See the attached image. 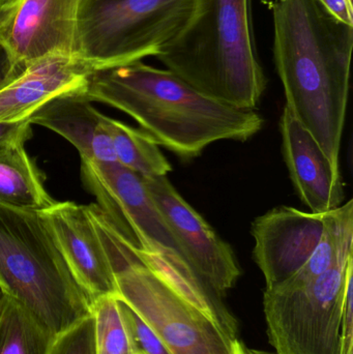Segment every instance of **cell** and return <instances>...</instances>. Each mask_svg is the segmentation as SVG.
<instances>
[{
	"mask_svg": "<svg viewBox=\"0 0 353 354\" xmlns=\"http://www.w3.org/2000/svg\"><path fill=\"white\" fill-rule=\"evenodd\" d=\"M317 1L338 20L353 26L352 0H317Z\"/></svg>",
	"mask_w": 353,
	"mask_h": 354,
	"instance_id": "obj_24",
	"label": "cell"
},
{
	"mask_svg": "<svg viewBox=\"0 0 353 354\" xmlns=\"http://www.w3.org/2000/svg\"><path fill=\"white\" fill-rule=\"evenodd\" d=\"M142 179L189 263L216 295L224 297L242 274L231 247L182 197L167 176Z\"/></svg>",
	"mask_w": 353,
	"mask_h": 354,
	"instance_id": "obj_9",
	"label": "cell"
},
{
	"mask_svg": "<svg viewBox=\"0 0 353 354\" xmlns=\"http://www.w3.org/2000/svg\"><path fill=\"white\" fill-rule=\"evenodd\" d=\"M116 161L141 178L167 176L172 171L158 143L142 129H135L120 120L105 118Z\"/></svg>",
	"mask_w": 353,
	"mask_h": 354,
	"instance_id": "obj_17",
	"label": "cell"
},
{
	"mask_svg": "<svg viewBox=\"0 0 353 354\" xmlns=\"http://www.w3.org/2000/svg\"><path fill=\"white\" fill-rule=\"evenodd\" d=\"M353 249L321 276L296 286L265 288L263 311L276 354H339Z\"/></svg>",
	"mask_w": 353,
	"mask_h": 354,
	"instance_id": "obj_6",
	"label": "cell"
},
{
	"mask_svg": "<svg viewBox=\"0 0 353 354\" xmlns=\"http://www.w3.org/2000/svg\"><path fill=\"white\" fill-rule=\"evenodd\" d=\"M16 1L17 0H0V10L10 8V6Z\"/></svg>",
	"mask_w": 353,
	"mask_h": 354,
	"instance_id": "obj_28",
	"label": "cell"
},
{
	"mask_svg": "<svg viewBox=\"0 0 353 354\" xmlns=\"http://www.w3.org/2000/svg\"><path fill=\"white\" fill-rule=\"evenodd\" d=\"M250 2L196 0L190 20L158 59L209 99L254 110L267 81L255 49Z\"/></svg>",
	"mask_w": 353,
	"mask_h": 354,
	"instance_id": "obj_3",
	"label": "cell"
},
{
	"mask_svg": "<svg viewBox=\"0 0 353 354\" xmlns=\"http://www.w3.org/2000/svg\"><path fill=\"white\" fill-rule=\"evenodd\" d=\"M339 354H353V274L348 277L346 286Z\"/></svg>",
	"mask_w": 353,
	"mask_h": 354,
	"instance_id": "obj_22",
	"label": "cell"
},
{
	"mask_svg": "<svg viewBox=\"0 0 353 354\" xmlns=\"http://www.w3.org/2000/svg\"><path fill=\"white\" fill-rule=\"evenodd\" d=\"M242 354H275L267 351H258V349L248 348L242 345Z\"/></svg>",
	"mask_w": 353,
	"mask_h": 354,
	"instance_id": "obj_26",
	"label": "cell"
},
{
	"mask_svg": "<svg viewBox=\"0 0 353 354\" xmlns=\"http://www.w3.org/2000/svg\"><path fill=\"white\" fill-rule=\"evenodd\" d=\"M24 68L18 66L0 45V89L18 77Z\"/></svg>",
	"mask_w": 353,
	"mask_h": 354,
	"instance_id": "obj_25",
	"label": "cell"
},
{
	"mask_svg": "<svg viewBox=\"0 0 353 354\" xmlns=\"http://www.w3.org/2000/svg\"><path fill=\"white\" fill-rule=\"evenodd\" d=\"M44 214L75 278L91 301L116 295L115 270L99 224L97 204L55 202Z\"/></svg>",
	"mask_w": 353,
	"mask_h": 354,
	"instance_id": "obj_12",
	"label": "cell"
},
{
	"mask_svg": "<svg viewBox=\"0 0 353 354\" xmlns=\"http://www.w3.org/2000/svg\"><path fill=\"white\" fill-rule=\"evenodd\" d=\"M49 354H97L93 314L54 337Z\"/></svg>",
	"mask_w": 353,
	"mask_h": 354,
	"instance_id": "obj_20",
	"label": "cell"
},
{
	"mask_svg": "<svg viewBox=\"0 0 353 354\" xmlns=\"http://www.w3.org/2000/svg\"><path fill=\"white\" fill-rule=\"evenodd\" d=\"M54 337L8 297L0 310V354H49Z\"/></svg>",
	"mask_w": 353,
	"mask_h": 354,
	"instance_id": "obj_18",
	"label": "cell"
},
{
	"mask_svg": "<svg viewBox=\"0 0 353 354\" xmlns=\"http://www.w3.org/2000/svg\"><path fill=\"white\" fill-rule=\"evenodd\" d=\"M91 103L82 93L58 95L35 110L28 122L66 139L80 153L81 162L117 163L106 116Z\"/></svg>",
	"mask_w": 353,
	"mask_h": 354,
	"instance_id": "obj_15",
	"label": "cell"
},
{
	"mask_svg": "<svg viewBox=\"0 0 353 354\" xmlns=\"http://www.w3.org/2000/svg\"><path fill=\"white\" fill-rule=\"evenodd\" d=\"M269 6L274 59L285 106L340 171L353 26L338 20L317 0H275Z\"/></svg>",
	"mask_w": 353,
	"mask_h": 354,
	"instance_id": "obj_1",
	"label": "cell"
},
{
	"mask_svg": "<svg viewBox=\"0 0 353 354\" xmlns=\"http://www.w3.org/2000/svg\"><path fill=\"white\" fill-rule=\"evenodd\" d=\"M196 0H84L75 56L93 72L157 57L186 26Z\"/></svg>",
	"mask_w": 353,
	"mask_h": 354,
	"instance_id": "obj_5",
	"label": "cell"
},
{
	"mask_svg": "<svg viewBox=\"0 0 353 354\" xmlns=\"http://www.w3.org/2000/svg\"><path fill=\"white\" fill-rule=\"evenodd\" d=\"M120 306H122V314L130 332L135 353L169 354L157 335L143 322L142 318L134 310L131 309L122 301H120Z\"/></svg>",
	"mask_w": 353,
	"mask_h": 354,
	"instance_id": "obj_21",
	"label": "cell"
},
{
	"mask_svg": "<svg viewBox=\"0 0 353 354\" xmlns=\"http://www.w3.org/2000/svg\"><path fill=\"white\" fill-rule=\"evenodd\" d=\"M82 95L128 114L158 145L184 160L217 141L245 142L263 126L254 110L209 99L174 73L142 62L97 71Z\"/></svg>",
	"mask_w": 353,
	"mask_h": 354,
	"instance_id": "obj_2",
	"label": "cell"
},
{
	"mask_svg": "<svg viewBox=\"0 0 353 354\" xmlns=\"http://www.w3.org/2000/svg\"><path fill=\"white\" fill-rule=\"evenodd\" d=\"M323 214L278 206L253 221V258L267 288L285 282L308 261L323 235Z\"/></svg>",
	"mask_w": 353,
	"mask_h": 354,
	"instance_id": "obj_11",
	"label": "cell"
},
{
	"mask_svg": "<svg viewBox=\"0 0 353 354\" xmlns=\"http://www.w3.org/2000/svg\"><path fill=\"white\" fill-rule=\"evenodd\" d=\"M0 285L53 336L91 314L44 212L0 204Z\"/></svg>",
	"mask_w": 353,
	"mask_h": 354,
	"instance_id": "obj_4",
	"label": "cell"
},
{
	"mask_svg": "<svg viewBox=\"0 0 353 354\" xmlns=\"http://www.w3.org/2000/svg\"><path fill=\"white\" fill-rule=\"evenodd\" d=\"M93 70L77 56L53 54L27 64L18 77L0 89V122H16L53 97L84 93Z\"/></svg>",
	"mask_w": 353,
	"mask_h": 354,
	"instance_id": "obj_14",
	"label": "cell"
},
{
	"mask_svg": "<svg viewBox=\"0 0 353 354\" xmlns=\"http://www.w3.org/2000/svg\"><path fill=\"white\" fill-rule=\"evenodd\" d=\"M23 141L0 147V204L44 212L55 200L46 191L43 176Z\"/></svg>",
	"mask_w": 353,
	"mask_h": 354,
	"instance_id": "obj_16",
	"label": "cell"
},
{
	"mask_svg": "<svg viewBox=\"0 0 353 354\" xmlns=\"http://www.w3.org/2000/svg\"><path fill=\"white\" fill-rule=\"evenodd\" d=\"M84 0H17L0 10V45L18 66L53 54L75 55Z\"/></svg>",
	"mask_w": 353,
	"mask_h": 354,
	"instance_id": "obj_10",
	"label": "cell"
},
{
	"mask_svg": "<svg viewBox=\"0 0 353 354\" xmlns=\"http://www.w3.org/2000/svg\"><path fill=\"white\" fill-rule=\"evenodd\" d=\"M284 159L303 203L314 214H325L345 200L341 172L335 170L314 137L285 106L280 118Z\"/></svg>",
	"mask_w": 353,
	"mask_h": 354,
	"instance_id": "obj_13",
	"label": "cell"
},
{
	"mask_svg": "<svg viewBox=\"0 0 353 354\" xmlns=\"http://www.w3.org/2000/svg\"><path fill=\"white\" fill-rule=\"evenodd\" d=\"M31 136L32 130L28 120L16 122H0V147L18 141L26 142Z\"/></svg>",
	"mask_w": 353,
	"mask_h": 354,
	"instance_id": "obj_23",
	"label": "cell"
},
{
	"mask_svg": "<svg viewBox=\"0 0 353 354\" xmlns=\"http://www.w3.org/2000/svg\"><path fill=\"white\" fill-rule=\"evenodd\" d=\"M91 314L95 318L97 354H136L117 295L93 299Z\"/></svg>",
	"mask_w": 353,
	"mask_h": 354,
	"instance_id": "obj_19",
	"label": "cell"
},
{
	"mask_svg": "<svg viewBox=\"0 0 353 354\" xmlns=\"http://www.w3.org/2000/svg\"><path fill=\"white\" fill-rule=\"evenodd\" d=\"M116 295L153 330L169 354H242V344L174 292L132 247L115 270Z\"/></svg>",
	"mask_w": 353,
	"mask_h": 354,
	"instance_id": "obj_8",
	"label": "cell"
},
{
	"mask_svg": "<svg viewBox=\"0 0 353 354\" xmlns=\"http://www.w3.org/2000/svg\"><path fill=\"white\" fill-rule=\"evenodd\" d=\"M85 187L139 259L163 277L195 272L140 176L118 163L81 162Z\"/></svg>",
	"mask_w": 353,
	"mask_h": 354,
	"instance_id": "obj_7",
	"label": "cell"
},
{
	"mask_svg": "<svg viewBox=\"0 0 353 354\" xmlns=\"http://www.w3.org/2000/svg\"><path fill=\"white\" fill-rule=\"evenodd\" d=\"M8 295H6L4 289L2 288L1 285H0V310L3 307L4 303H6V299H8Z\"/></svg>",
	"mask_w": 353,
	"mask_h": 354,
	"instance_id": "obj_27",
	"label": "cell"
}]
</instances>
